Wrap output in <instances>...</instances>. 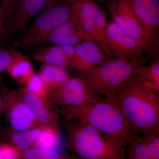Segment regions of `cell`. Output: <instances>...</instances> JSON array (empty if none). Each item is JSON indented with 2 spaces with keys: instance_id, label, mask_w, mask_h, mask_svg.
I'll return each mask as SVG.
<instances>
[{
  "instance_id": "obj_32",
  "label": "cell",
  "mask_w": 159,
  "mask_h": 159,
  "mask_svg": "<svg viewBox=\"0 0 159 159\" xmlns=\"http://www.w3.org/2000/svg\"><path fill=\"white\" fill-rule=\"evenodd\" d=\"M0 159H3L2 154V152L1 148V143H0Z\"/></svg>"
},
{
  "instance_id": "obj_33",
  "label": "cell",
  "mask_w": 159,
  "mask_h": 159,
  "mask_svg": "<svg viewBox=\"0 0 159 159\" xmlns=\"http://www.w3.org/2000/svg\"><path fill=\"white\" fill-rule=\"evenodd\" d=\"M77 1H82V2H91L92 0H77Z\"/></svg>"
},
{
  "instance_id": "obj_9",
  "label": "cell",
  "mask_w": 159,
  "mask_h": 159,
  "mask_svg": "<svg viewBox=\"0 0 159 159\" xmlns=\"http://www.w3.org/2000/svg\"><path fill=\"white\" fill-rule=\"evenodd\" d=\"M106 44L112 57L117 59L131 61L144 57L140 45L113 22L107 25Z\"/></svg>"
},
{
  "instance_id": "obj_19",
  "label": "cell",
  "mask_w": 159,
  "mask_h": 159,
  "mask_svg": "<svg viewBox=\"0 0 159 159\" xmlns=\"http://www.w3.org/2000/svg\"><path fill=\"white\" fill-rule=\"evenodd\" d=\"M6 70L16 81L25 86L34 73L30 61L19 52Z\"/></svg>"
},
{
  "instance_id": "obj_25",
  "label": "cell",
  "mask_w": 159,
  "mask_h": 159,
  "mask_svg": "<svg viewBox=\"0 0 159 159\" xmlns=\"http://www.w3.org/2000/svg\"><path fill=\"white\" fill-rule=\"evenodd\" d=\"M151 159H159V129L142 135Z\"/></svg>"
},
{
  "instance_id": "obj_26",
  "label": "cell",
  "mask_w": 159,
  "mask_h": 159,
  "mask_svg": "<svg viewBox=\"0 0 159 159\" xmlns=\"http://www.w3.org/2000/svg\"><path fill=\"white\" fill-rule=\"evenodd\" d=\"M18 53L16 51L11 50H0V74L7 70Z\"/></svg>"
},
{
  "instance_id": "obj_8",
  "label": "cell",
  "mask_w": 159,
  "mask_h": 159,
  "mask_svg": "<svg viewBox=\"0 0 159 159\" xmlns=\"http://www.w3.org/2000/svg\"><path fill=\"white\" fill-rule=\"evenodd\" d=\"M4 104L8 121L13 130L24 131L43 126L23 100L19 90L5 92Z\"/></svg>"
},
{
  "instance_id": "obj_17",
  "label": "cell",
  "mask_w": 159,
  "mask_h": 159,
  "mask_svg": "<svg viewBox=\"0 0 159 159\" xmlns=\"http://www.w3.org/2000/svg\"><path fill=\"white\" fill-rule=\"evenodd\" d=\"M49 94L63 85L70 78L66 69L43 64L39 73Z\"/></svg>"
},
{
  "instance_id": "obj_23",
  "label": "cell",
  "mask_w": 159,
  "mask_h": 159,
  "mask_svg": "<svg viewBox=\"0 0 159 159\" xmlns=\"http://www.w3.org/2000/svg\"><path fill=\"white\" fill-rule=\"evenodd\" d=\"M20 159H66L70 156L56 149L33 148L20 151Z\"/></svg>"
},
{
  "instance_id": "obj_1",
  "label": "cell",
  "mask_w": 159,
  "mask_h": 159,
  "mask_svg": "<svg viewBox=\"0 0 159 159\" xmlns=\"http://www.w3.org/2000/svg\"><path fill=\"white\" fill-rule=\"evenodd\" d=\"M107 99L119 106L134 134L159 129V94L134 76Z\"/></svg>"
},
{
  "instance_id": "obj_31",
  "label": "cell",
  "mask_w": 159,
  "mask_h": 159,
  "mask_svg": "<svg viewBox=\"0 0 159 159\" xmlns=\"http://www.w3.org/2000/svg\"><path fill=\"white\" fill-rule=\"evenodd\" d=\"M67 1V0H50V3L53 2H60V1ZM50 3H49V4H50Z\"/></svg>"
},
{
  "instance_id": "obj_14",
  "label": "cell",
  "mask_w": 159,
  "mask_h": 159,
  "mask_svg": "<svg viewBox=\"0 0 159 159\" xmlns=\"http://www.w3.org/2000/svg\"><path fill=\"white\" fill-rule=\"evenodd\" d=\"M76 45H54L40 49L33 57L43 64L66 69L71 67Z\"/></svg>"
},
{
  "instance_id": "obj_28",
  "label": "cell",
  "mask_w": 159,
  "mask_h": 159,
  "mask_svg": "<svg viewBox=\"0 0 159 159\" xmlns=\"http://www.w3.org/2000/svg\"><path fill=\"white\" fill-rule=\"evenodd\" d=\"M16 0H1V13L4 24L11 14Z\"/></svg>"
},
{
  "instance_id": "obj_6",
  "label": "cell",
  "mask_w": 159,
  "mask_h": 159,
  "mask_svg": "<svg viewBox=\"0 0 159 159\" xmlns=\"http://www.w3.org/2000/svg\"><path fill=\"white\" fill-rule=\"evenodd\" d=\"M143 31L148 57L158 53L159 45V0H128Z\"/></svg>"
},
{
  "instance_id": "obj_35",
  "label": "cell",
  "mask_w": 159,
  "mask_h": 159,
  "mask_svg": "<svg viewBox=\"0 0 159 159\" xmlns=\"http://www.w3.org/2000/svg\"><path fill=\"white\" fill-rule=\"evenodd\" d=\"M80 159V158H79L78 157V159Z\"/></svg>"
},
{
  "instance_id": "obj_34",
  "label": "cell",
  "mask_w": 159,
  "mask_h": 159,
  "mask_svg": "<svg viewBox=\"0 0 159 159\" xmlns=\"http://www.w3.org/2000/svg\"><path fill=\"white\" fill-rule=\"evenodd\" d=\"M1 100H0V108H1Z\"/></svg>"
},
{
  "instance_id": "obj_4",
  "label": "cell",
  "mask_w": 159,
  "mask_h": 159,
  "mask_svg": "<svg viewBox=\"0 0 159 159\" xmlns=\"http://www.w3.org/2000/svg\"><path fill=\"white\" fill-rule=\"evenodd\" d=\"M149 58L144 57L131 61L110 60L83 73V78L96 93L105 96L106 99H111L117 89L130 79Z\"/></svg>"
},
{
  "instance_id": "obj_10",
  "label": "cell",
  "mask_w": 159,
  "mask_h": 159,
  "mask_svg": "<svg viewBox=\"0 0 159 159\" xmlns=\"http://www.w3.org/2000/svg\"><path fill=\"white\" fill-rule=\"evenodd\" d=\"M113 22L134 39L146 53L142 26L134 13L128 0H112L109 3Z\"/></svg>"
},
{
  "instance_id": "obj_11",
  "label": "cell",
  "mask_w": 159,
  "mask_h": 159,
  "mask_svg": "<svg viewBox=\"0 0 159 159\" xmlns=\"http://www.w3.org/2000/svg\"><path fill=\"white\" fill-rule=\"evenodd\" d=\"M50 3V0H16L5 22L7 35H13L25 27L29 21Z\"/></svg>"
},
{
  "instance_id": "obj_13",
  "label": "cell",
  "mask_w": 159,
  "mask_h": 159,
  "mask_svg": "<svg viewBox=\"0 0 159 159\" xmlns=\"http://www.w3.org/2000/svg\"><path fill=\"white\" fill-rule=\"evenodd\" d=\"M19 92L23 100L31 108L42 126L60 131L59 116L57 111L53 108V103L46 102L29 93L25 88H22Z\"/></svg>"
},
{
  "instance_id": "obj_16",
  "label": "cell",
  "mask_w": 159,
  "mask_h": 159,
  "mask_svg": "<svg viewBox=\"0 0 159 159\" xmlns=\"http://www.w3.org/2000/svg\"><path fill=\"white\" fill-rule=\"evenodd\" d=\"M83 8L87 12L93 22L99 38V45L111 59H113L106 44V33L107 24L103 11L96 4L91 2L80 1Z\"/></svg>"
},
{
  "instance_id": "obj_20",
  "label": "cell",
  "mask_w": 159,
  "mask_h": 159,
  "mask_svg": "<svg viewBox=\"0 0 159 159\" xmlns=\"http://www.w3.org/2000/svg\"><path fill=\"white\" fill-rule=\"evenodd\" d=\"M134 77L159 94V61L148 65L142 66L136 71Z\"/></svg>"
},
{
  "instance_id": "obj_15",
  "label": "cell",
  "mask_w": 159,
  "mask_h": 159,
  "mask_svg": "<svg viewBox=\"0 0 159 159\" xmlns=\"http://www.w3.org/2000/svg\"><path fill=\"white\" fill-rule=\"evenodd\" d=\"M84 41L81 34L70 20L51 32L48 39L55 45H76Z\"/></svg>"
},
{
  "instance_id": "obj_7",
  "label": "cell",
  "mask_w": 159,
  "mask_h": 159,
  "mask_svg": "<svg viewBox=\"0 0 159 159\" xmlns=\"http://www.w3.org/2000/svg\"><path fill=\"white\" fill-rule=\"evenodd\" d=\"M51 103L63 107H81L102 99L84 78H70L59 89L49 94Z\"/></svg>"
},
{
  "instance_id": "obj_18",
  "label": "cell",
  "mask_w": 159,
  "mask_h": 159,
  "mask_svg": "<svg viewBox=\"0 0 159 159\" xmlns=\"http://www.w3.org/2000/svg\"><path fill=\"white\" fill-rule=\"evenodd\" d=\"M41 132V127L24 131H16L9 129L5 134V143L22 151L30 148L39 137Z\"/></svg>"
},
{
  "instance_id": "obj_24",
  "label": "cell",
  "mask_w": 159,
  "mask_h": 159,
  "mask_svg": "<svg viewBox=\"0 0 159 159\" xmlns=\"http://www.w3.org/2000/svg\"><path fill=\"white\" fill-rule=\"evenodd\" d=\"M25 89L29 93L39 97L46 102L51 103L49 98L48 91L39 74L34 73L28 80Z\"/></svg>"
},
{
  "instance_id": "obj_30",
  "label": "cell",
  "mask_w": 159,
  "mask_h": 159,
  "mask_svg": "<svg viewBox=\"0 0 159 159\" xmlns=\"http://www.w3.org/2000/svg\"><path fill=\"white\" fill-rule=\"evenodd\" d=\"M78 159V157H77L73 156L70 155V156L66 159Z\"/></svg>"
},
{
  "instance_id": "obj_5",
  "label": "cell",
  "mask_w": 159,
  "mask_h": 159,
  "mask_svg": "<svg viewBox=\"0 0 159 159\" xmlns=\"http://www.w3.org/2000/svg\"><path fill=\"white\" fill-rule=\"evenodd\" d=\"M68 1V0H67ZM53 2L39 14L18 42L24 49H31L48 42L49 35L54 29L70 20L74 1Z\"/></svg>"
},
{
  "instance_id": "obj_21",
  "label": "cell",
  "mask_w": 159,
  "mask_h": 159,
  "mask_svg": "<svg viewBox=\"0 0 159 159\" xmlns=\"http://www.w3.org/2000/svg\"><path fill=\"white\" fill-rule=\"evenodd\" d=\"M41 129L40 134L33 142L31 147L56 149L60 142V132L47 126H42Z\"/></svg>"
},
{
  "instance_id": "obj_27",
  "label": "cell",
  "mask_w": 159,
  "mask_h": 159,
  "mask_svg": "<svg viewBox=\"0 0 159 159\" xmlns=\"http://www.w3.org/2000/svg\"><path fill=\"white\" fill-rule=\"evenodd\" d=\"M3 159H20V151L8 143H1Z\"/></svg>"
},
{
  "instance_id": "obj_29",
  "label": "cell",
  "mask_w": 159,
  "mask_h": 159,
  "mask_svg": "<svg viewBox=\"0 0 159 159\" xmlns=\"http://www.w3.org/2000/svg\"><path fill=\"white\" fill-rule=\"evenodd\" d=\"M7 34L5 29V24L1 13V0H0V44L4 42L7 38Z\"/></svg>"
},
{
  "instance_id": "obj_3",
  "label": "cell",
  "mask_w": 159,
  "mask_h": 159,
  "mask_svg": "<svg viewBox=\"0 0 159 159\" xmlns=\"http://www.w3.org/2000/svg\"><path fill=\"white\" fill-rule=\"evenodd\" d=\"M65 145L80 159H125V148L114 144L85 122L70 121Z\"/></svg>"
},
{
  "instance_id": "obj_22",
  "label": "cell",
  "mask_w": 159,
  "mask_h": 159,
  "mask_svg": "<svg viewBox=\"0 0 159 159\" xmlns=\"http://www.w3.org/2000/svg\"><path fill=\"white\" fill-rule=\"evenodd\" d=\"M125 159H151L142 137L134 134L125 148Z\"/></svg>"
},
{
  "instance_id": "obj_12",
  "label": "cell",
  "mask_w": 159,
  "mask_h": 159,
  "mask_svg": "<svg viewBox=\"0 0 159 159\" xmlns=\"http://www.w3.org/2000/svg\"><path fill=\"white\" fill-rule=\"evenodd\" d=\"M111 59L99 44L83 41L76 45L71 67L83 74Z\"/></svg>"
},
{
  "instance_id": "obj_2",
  "label": "cell",
  "mask_w": 159,
  "mask_h": 159,
  "mask_svg": "<svg viewBox=\"0 0 159 159\" xmlns=\"http://www.w3.org/2000/svg\"><path fill=\"white\" fill-rule=\"evenodd\" d=\"M61 113L67 120L82 121L96 129L111 142L122 148L134 135L116 103L102 99L81 107H63Z\"/></svg>"
}]
</instances>
